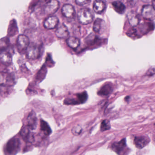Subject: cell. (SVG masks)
I'll return each mask as SVG.
<instances>
[{"mask_svg": "<svg viewBox=\"0 0 155 155\" xmlns=\"http://www.w3.org/2000/svg\"><path fill=\"white\" fill-rule=\"evenodd\" d=\"M10 41L8 37H4L0 39V51H3L9 46Z\"/></svg>", "mask_w": 155, "mask_h": 155, "instance_id": "22", "label": "cell"}, {"mask_svg": "<svg viewBox=\"0 0 155 155\" xmlns=\"http://www.w3.org/2000/svg\"><path fill=\"white\" fill-rule=\"evenodd\" d=\"M77 97L78 99L80 104L85 103L88 99L87 93L86 91L78 93L77 95Z\"/></svg>", "mask_w": 155, "mask_h": 155, "instance_id": "24", "label": "cell"}, {"mask_svg": "<svg viewBox=\"0 0 155 155\" xmlns=\"http://www.w3.org/2000/svg\"><path fill=\"white\" fill-rule=\"evenodd\" d=\"M126 145V139L124 138L121 140L119 142H116L112 144L111 148L116 152L117 154H120L123 150L125 149Z\"/></svg>", "mask_w": 155, "mask_h": 155, "instance_id": "13", "label": "cell"}, {"mask_svg": "<svg viewBox=\"0 0 155 155\" xmlns=\"http://www.w3.org/2000/svg\"><path fill=\"white\" fill-rule=\"evenodd\" d=\"M107 8V4L104 0H95L93 5L94 12L97 14L102 13Z\"/></svg>", "mask_w": 155, "mask_h": 155, "instance_id": "10", "label": "cell"}, {"mask_svg": "<svg viewBox=\"0 0 155 155\" xmlns=\"http://www.w3.org/2000/svg\"><path fill=\"white\" fill-rule=\"evenodd\" d=\"M82 131V128L80 126H76L73 127L71 130V132L73 135L78 136L81 133Z\"/></svg>", "mask_w": 155, "mask_h": 155, "instance_id": "27", "label": "cell"}, {"mask_svg": "<svg viewBox=\"0 0 155 155\" xmlns=\"http://www.w3.org/2000/svg\"><path fill=\"white\" fill-rule=\"evenodd\" d=\"M26 51L27 58L29 59H37L40 55V49L36 45H29Z\"/></svg>", "mask_w": 155, "mask_h": 155, "instance_id": "6", "label": "cell"}, {"mask_svg": "<svg viewBox=\"0 0 155 155\" xmlns=\"http://www.w3.org/2000/svg\"><path fill=\"white\" fill-rule=\"evenodd\" d=\"M61 13L65 18L72 19L75 17V10L71 4H65L61 9Z\"/></svg>", "mask_w": 155, "mask_h": 155, "instance_id": "9", "label": "cell"}, {"mask_svg": "<svg viewBox=\"0 0 155 155\" xmlns=\"http://www.w3.org/2000/svg\"><path fill=\"white\" fill-rule=\"evenodd\" d=\"M105 21L102 19L98 18L94 21L93 30L95 33H100L102 29L104 28Z\"/></svg>", "mask_w": 155, "mask_h": 155, "instance_id": "18", "label": "cell"}, {"mask_svg": "<svg viewBox=\"0 0 155 155\" xmlns=\"http://www.w3.org/2000/svg\"><path fill=\"white\" fill-rule=\"evenodd\" d=\"M30 129L29 128L28 126H24L22 127V128L21 130L20 131V134L21 136L22 137L24 140H26L27 138L29 136L30 134L31 133Z\"/></svg>", "mask_w": 155, "mask_h": 155, "instance_id": "23", "label": "cell"}, {"mask_svg": "<svg viewBox=\"0 0 155 155\" xmlns=\"http://www.w3.org/2000/svg\"><path fill=\"white\" fill-rule=\"evenodd\" d=\"M150 141V139L148 137H136L134 139V144L137 148L142 149L146 147Z\"/></svg>", "mask_w": 155, "mask_h": 155, "instance_id": "11", "label": "cell"}, {"mask_svg": "<svg viewBox=\"0 0 155 155\" xmlns=\"http://www.w3.org/2000/svg\"><path fill=\"white\" fill-rule=\"evenodd\" d=\"M21 142L19 139L17 137L12 138L10 140L6 146V150L8 154L15 155L20 150Z\"/></svg>", "mask_w": 155, "mask_h": 155, "instance_id": "2", "label": "cell"}, {"mask_svg": "<svg viewBox=\"0 0 155 155\" xmlns=\"http://www.w3.org/2000/svg\"><path fill=\"white\" fill-rule=\"evenodd\" d=\"M58 23L59 19L57 17L51 16L45 20L43 26L47 29H53L58 26Z\"/></svg>", "mask_w": 155, "mask_h": 155, "instance_id": "7", "label": "cell"}, {"mask_svg": "<svg viewBox=\"0 0 155 155\" xmlns=\"http://www.w3.org/2000/svg\"><path fill=\"white\" fill-rule=\"evenodd\" d=\"M113 8L115 11L119 14H123L126 10V7L122 2L119 1H115L112 3Z\"/></svg>", "mask_w": 155, "mask_h": 155, "instance_id": "19", "label": "cell"}, {"mask_svg": "<svg viewBox=\"0 0 155 155\" xmlns=\"http://www.w3.org/2000/svg\"><path fill=\"white\" fill-rule=\"evenodd\" d=\"M40 127L41 131L46 136H48L51 134L52 130L46 121L41 120L40 122Z\"/></svg>", "mask_w": 155, "mask_h": 155, "instance_id": "21", "label": "cell"}, {"mask_svg": "<svg viewBox=\"0 0 155 155\" xmlns=\"http://www.w3.org/2000/svg\"><path fill=\"white\" fill-rule=\"evenodd\" d=\"M152 0H142V1L144 2H146V3H148V2H150L152 1Z\"/></svg>", "mask_w": 155, "mask_h": 155, "instance_id": "29", "label": "cell"}, {"mask_svg": "<svg viewBox=\"0 0 155 155\" xmlns=\"http://www.w3.org/2000/svg\"><path fill=\"white\" fill-rule=\"evenodd\" d=\"M59 7L58 0H50L44 6V13L46 15H52L58 11Z\"/></svg>", "mask_w": 155, "mask_h": 155, "instance_id": "4", "label": "cell"}, {"mask_svg": "<svg viewBox=\"0 0 155 155\" xmlns=\"http://www.w3.org/2000/svg\"><path fill=\"white\" fill-rule=\"evenodd\" d=\"M127 18L129 22L132 27H136L139 24L140 21L139 16L135 12H129L128 14Z\"/></svg>", "mask_w": 155, "mask_h": 155, "instance_id": "15", "label": "cell"}, {"mask_svg": "<svg viewBox=\"0 0 155 155\" xmlns=\"http://www.w3.org/2000/svg\"><path fill=\"white\" fill-rule=\"evenodd\" d=\"M38 1L41 2H45L47 1V0H38Z\"/></svg>", "mask_w": 155, "mask_h": 155, "instance_id": "30", "label": "cell"}, {"mask_svg": "<svg viewBox=\"0 0 155 155\" xmlns=\"http://www.w3.org/2000/svg\"><path fill=\"white\" fill-rule=\"evenodd\" d=\"M0 61L2 64L9 65L12 62V57L11 54L8 51H2L0 53Z\"/></svg>", "mask_w": 155, "mask_h": 155, "instance_id": "16", "label": "cell"}, {"mask_svg": "<svg viewBox=\"0 0 155 155\" xmlns=\"http://www.w3.org/2000/svg\"><path fill=\"white\" fill-rule=\"evenodd\" d=\"M64 1H68V0H63Z\"/></svg>", "mask_w": 155, "mask_h": 155, "instance_id": "31", "label": "cell"}, {"mask_svg": "<svg viewBox=\"0 0 155 155\" xmlns=\"http://www.w3.org/2000/svg\"><path fill=\"white\" fill-rule=\"evenodd\" d=\"M153 69V68H151L149 70L147 71V76H152V75H154V73H155V69L152 70V69Z\"/></svg>", "mask_w": 155, "mask_h": 155, "instance_id": "28", "label": "cell"}, {"mask_svg": "<svg viewBox=\"0 0 155 155\" xmlns=\"http://www.w3.org/2000/svg\"><path fill=\"white\" fill-rule=\"evenodd\" d=\"M30 45V41L28 38L25 35H20L18 37L16 42V46L18 51L20 53L26 51Z\"/></svg>", "mask_w": 155, "mask_h": 155, "instance_id": "3", "label": "cell"}, {"mask_svg": "<svg viewBox=\"0 0 155 155\" xmlns=\"http://www.w3.org/2000/svg\"><path fill=\"white\" fill-rule=\"evenodd\" d=\"M141 15L144 18L148 20H153L155 18V11L152 5H146L141 10Z\"/></svg>", "mask_w": 155, "mask_h": 155, "instance_id": "5", "label": "cell"}, {"mask_svg": "<svg viewBox=\"0 0 155 155\" xmlns=\"http://www.w3.org/2000/svg\"><path fill=\"white\" fill-rule=\"evenodd\" d=\"M78 20L82 25H88L91 23L94 18V13L90 9L83 8L81 9L78 14Z\"/></svg>", "mask_w": 155, "mask_h": 155, "instance_id": "1", "label": "cell"}, {"mask_svg": "<svg viewBox=\"0 0 155 155\" xmlns=\"http://www.w3.org/2000/svg\"><path fill=\"white\" fill-rule=\"evenodd\" d=\"M27 126L31 130H35L38 125V119L36 113L31 111L27 118Z\"/></svg>", "mask_w": 155, "mask_h": 155, "instance_id": "8", "label": "cell"}, {"mask_svg": "<svg viewBox=\"0 0 155 155\" xmlns=\"http://www.w3.org/2000/svg\"><path fill=\"white\" fill-rule=\"evenodd\" d=\"M113 91V87L110 83H107L101 88L98 92V94L100 96H107Z\"/></svg>", "mask_w": 155, "mask_h": 155, "instance_id": "17", "label": "cell"}, {"mask_svg": "<svg viewBox=\"0 0 155 155\" xmlns=\"http://www.w3.org/2000/svg\"><path fill=\"white\" fill-rule=\"evenodd\" d=\"M75 2L78 6H85L90 4L91 0H75Z\"/></svg>", "mask_w": 155, "mask_h": 155, "instance_id": "26", "label": "cell"}, {"mask_svg": "<svg viewBox=\"0 0 155 155\" xmlns=\"http://www.w3.org/2000/svg\"><path fill=\"white\" fill-rule=\"evenodd\" d=\"M55 34L58 38H65L68 37L69 32L67 27L64 24H62L58 27L55 31Z\"/></svg>", "mask_w": 155, "mask_h": 155, "instance_id": "12", "label": "cell"}, {"mask_svg": "<svg viewBox=\"0 0 155 155\" xmlns=\"http://www.w3.org/2000/svg\"><path fill=\"white\" fill-rule=\"evenodd\" d=\"M18 28L17 21L15 19L12 20L10 22L8 30V37H14L18 33Z\"/></svg>", "mask_w": 155, "mask_h": 155, "instance_id": "14", "label": "cell"}, {"mask_svg": "<svg viewBox=\"0 0 155 155\" xmlns=\"http://www.w3.org/2000/svg\"><path fill=\"white\" fill-rule=\"evenodd\" d=\"M67 43L70 48L75 49L79 46L80 41L79 39L76 37H70L67 39Z\"/></svg>", "mask_w": 155, "mask_h": 155, "instance_id": "20", "label": "cell"}, {"mask_svg": "<svg viewBox=\"0 0 155 155\" xmlns=\"http://www.w3.org/2000/svg\"><path fill=\"white\" fill-rule=\"evenodd\" d=\"M111 127L110 122L108 120H104L101 122V131H106L108 130Z\"/></svg>", "mask_w": 155, "mask_h": 155, "instance_id": "25", "label": "cell"}]
</instances>
